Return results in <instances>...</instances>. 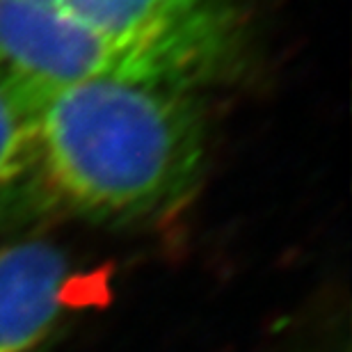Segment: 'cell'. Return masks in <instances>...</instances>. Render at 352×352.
I'll list each match as a JSON object with an SVG mask.
<instances>
[{
    "label": "cell",
    "instance_id": "6da1fadb",
    "mask_svg": "<svg viewBox=\"0 0 352 352\" xmlns=\"http://www.w3.org/2000/svg\"><path fill=\"white\" fill-rule=\"evenodd\" d=\"M5 80L25 117L34 172L74 213L153 222L199 188L206 126L195 91L124 78Z\"/></svg>",
    "mask_w": 352,
    "mask_h": 352
},
{
    "label": "cell",
    "instance_id": "7a4b0ae2",
    "mask_svg": "<svg viewBox=\"0 0 352 352\" xmlns=\"http://www.w3.org/2000/svg\"><path fill=\"white\" fill-rule=\"evenodd\" d=\"M112 53L146 78L199 89L243 60V19L231 0H62Z\"/></svg>",
    "mask_w": 352,
    "mask_h": 352
},
{
    "label": "cell",
    "instance_id": "3957f363",
    "mask_svg": "<svg viewBox=\"0 0 352 352\" xmlns=\"http://www.w3.org/2000/svg\"><path fill=\"white\" fill-rule=\"evenodd\" d=\"M0 74L34 82L151 80L94 37L62 0H0Z\"/></svg>",
    "mask_w": 352,
    "mask_h": 352
},
{
    "label": "cell",
    "instance_id": "277c9868",
    "mask_svg": "<svg viewBox=\"0 0 352 352\" xmlns=\"http://www.w3.org/2000/svg\"><path fill=\"white\" fill-rule=\"evenodd\" d=\"M72 267L51 243L0 248V352H48L69 311Z\"/></svg>",
    "mask_w": 352,
    "mask_h": 352
},
{
    "label": "cell",
    "instance_id": "5b68a950",
    "mask_svg": "<svg viewBox=\"0 0 352 352\" xmlns=\"http://www.w3.org/2000/svg\"><path fill=\"white\" fill-rule=\"evenodd\" d=\"M34 172L25 117L10 82L0 74V199L12 195Z\"/></svg>",
    "mask_w": 352,
    "mask_h": 352
}]
</instances>
